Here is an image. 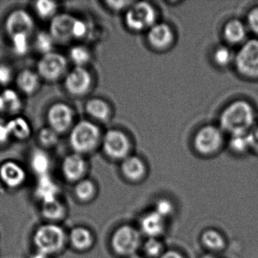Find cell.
Here are the masks:
<instances>
[{"label":"cell","mask_w":258,"mask_h":258,"mask_svg":"<svg viewBox=\"0 0 258 258\" xmlns=\"http://www.w3.org/2000/svg\"><path fill=\"white\" fill-rule=\"evenodd\" d=\"M201 241L205 248L212 252L222 251L226 247V238L217 229H208L204 231Z\"/></svg>","instance_id":"33"},{"label":"cell","mask_w":258,"mask_h":258,"mask_svg":"<svg viewBox=\"0 0 258 258\" xmlns=\"http://www.w3.org/2000/svg\"><path fill=\"white\" fill-rule=\"evenodd\" d=\"M69 243L77 251H87L94 245L95 236L88 228L82 226H75L69 232Z\"/></svg>","instance_id":"25"},{"label":"cell","mask_w":258,"mask_h":258,"mask_svg":"<svg viewBox=\"0 0 258 258\" xmlns=\"http://www.w3.org/2000/svg\"><path fill=\"white\" fill-rule=\"evenodd\" d=\"M61 137L58 133L46 125L37 131L36 143L38 147L50 152L59 146Z\"/></svg>","instance_id":"30"},{"label":"cell","mask_w":258,"mask_h":258,"mask_svg":"<svg viewBox=\"0 0 258 258\" xmlns=\"http://www.w3.org/2000/svg\"><path fill=\"white\" fill-rule=\"evenodd\" d=\"M131 148V141L123 131L110 129L104 132L100 149L109 159L123 161L129 156Z\"/></svg>","instance_id":"10"},{"label":"cell","mask_w":258,"mask_h":258,"mask_svg":"<svg viewBox=\"0 0 258 258\" xmlns=\"http://www.w3.org/2000/svg\"><path fill=\"white\" fill-rule=\"evenodd\" d=\"M43 81L35 69L25 68L16 74L15 89L24 97L36 96L43 87Z\"/></svg>","instance_id":"16"},{"label":"cell","mask_w":258,"mask_h":258,"mask_svg":"<svg viewBox=\"0 0 258 258\" xmlns=\"http://www.w3.org/2000/svg\"><path fill=\"white\" fill-rule=\"evenodd\" d=\"M203 258H217V257H216V256H211V255H208V256H204Z\"/></svg>","instance_id":"47"},{"label":"cell","mask_w":258,"mask_h":258,"mask_svg":"<svg viewBox=\"0 0 258 258\" xmlns=\"http://www.w3.org/2000/svg\"><path fill=\"white\" fill-rule=\"evenodd\" d=\"M87 118L100 125L110 121L112 117V108L108 101L99 96L87 98L84 104Z\"/></svg>","instance_id":"17"},{"label":"cell","mask_w":258,"mask_h":258,"mask_svg":"<svg viewBox=\"0 0 258 258\" xmlns=\"http://www.w3.org/2000/svg\"><path fill=\"white\" fill-rule=\"evenodd\" d=\"M235 54L233 51L226 46H219L214 49L213 59L217 66L227 67L235 61Z\"/></svg>","instance_id":"37"},{"label":"cell","mask_w":258,"mask_h":258,"mask_svg":"<svg viewBox=\"0 0 258 258\" xmlns=\"http://www.w3.org/2000/svg\"><path fill=\"white\" fill-rule=\"evenodd\" d=\"M249 147L250 150L253 151L258 155V124L255 125L247 134Z\"/></svg>","instance_id":"44"},{"label":"cell","mask_w":258,"mask_h":258,"mask_svg":"<svg viewBox=\"0 0 258 258\" xmlns=\"http://www.w3.org/2000/svg\"><path fill=\"white\" fill-rule=\"evenodd\" d=\"M37 179L34 194L41 204L59 199V185L50 174Z\"/></svg>","instance_id":"24"},{"label":"cell","mask_w":258,"mask_h":258,"mask_svg":"<svg viewBox=\"0 0 258 258\" xmlns=\"http://www.w3.org/2000/svg\"><path fill=\"white\" fill-rule=\"evenodd\" d=\"M237 71L249 79H258V38L246 40L235 53Z\"/></svg>","instance_id":"11"},{"label":"cell","mask_w":258,"mask_h":258,"mask_svg":"<svg viewBox=\"0 0 258 258\" xmlns=\"http://www.w3.org/2000/svg\"><path fill=\"white\" fill-rule=\"evenodd\" d=\"M28 163L37 178L50 174L52 159L49 151L34 146L28 152Z\"/></svg>","instance_id":"19"},{"label":"cell","mask_w":258,"mask_h":258,"mask_svg":"<svg viewBox=\"0 0 258 258\" xmlns=\"http://www.w3.org/2000/svg\"><path fill=\"white\" fill-rule=\"evenodd\" d=\"M138 229L146 238H161L167 230V220L152 210L142 216Z\"/></svg>","instance_id":"18"},{"label":"cell","mask_w":258,"mask_h":258,"mask_svg":"<svg viewBox=\"0 0 258 258\" xmlns=\"http://www.w3.org/2000/svg\"><path fill=\"white\" fill-rule=\"evenodd\" d=\"M128 258H146L144 256H143V255H140L138 254V253H137V254L133 255V256H130V257Z\"/></svg>","instance_id":"46"},{"label":"cell","mask_w":258,"mask_h":258,"mask_svg":"<svg viewBox=\"0 0 258 258\" xmlns=\"http://www.w3.org/2000/svg\"><path fill=\"white\" fill-rule=\"evenodd\" d=\"M61 173L67 182L76 184L87 177L90 163L85 155L71 152L61 161Z\"/></svg>","instance_id":"13"},{"label":"cell","mask_w":258,"mask_h":258,"mask_svg":"<svg viewBox=\"0 0 258 258\" xmlns=\"http://www.w3.org/2000/svg\"><path fill=\"white\" fill-rule=\"evenodd\" d=\"M104 132L100 125L87 118L79 119L68 134L72 152L88 156L100 149Z\"/></svg>","instance_id":"2"},{"label":"cell","mask_w":258,"mask_h":258,"mask_svg":"<svg viewBox=\"0 0 258 258\" xmlns=\"http://www.w3.org/2000/svg\"><path fill=\"white\" fill-rule=\"evenodd\" d=\"M160 258H185V256L174 250H166L165 253L162 255Z\"/></svg>","instance_id":"45"},{"label":"cell","mask_w":258,"mask_h":258,"mask_svg":"<svg viewBox=\"0 0 258 258\" xmlns=\"http://www.w3.org/2000/svg\"><path fill=\"white\" fill-rule=\"evenodd\" d=\"M6 121L13 141L25 143L29 141L34 136V129L31 122L22 114L10 117Z\"/></svg>","instance_id":"22"},{"label":"cell","mask_w":258,"mask_h":258,"mask_svg":"<svg viewBox=\"0 0 258 258\" xmlns=\"http://www.w3.org/2000/svg\"><path fill=\"white\" fill-rule=\"evenodd\" d=\"M153 210L161 217L167 220L174 214L175 205L170 199L161 198L156 201Z\"/></svg>","instance_id":"39"},{"label":"cell","mask_w":258,"mask_h":258,"mask_svg":"<svg viewBox=\"0 0 258 258\" xmlns=\"http://www.w3.org/2000/svg\"><path fill=\"white\" fill-rule=\"evenodd\" d=\"M13 142L7 121H0V149H7Z\"/></svg>","instance_id":"41"},{"label":"cell","mask_w":258,"mask_h":258,"mask_svg":"<svg viewBox=\"0 0 258 258\" xmlns=\"http://www.w3.org/2000/svg\"><path fill=\"white\" fill-rule=\"evenodd\" d=\"M173 30L166 23H156L148 31L147 40L154 49L161 50L170 46L173 41Z\"/></svg>","instance_id":"21"},{"label":"cell","mask_w":258,"mask_h":258,"mask_svg":"<svg viewBox=\"0 0 258 258\" xmlns=\"http://www.w3.org/2000/svg\"><path fill=\"white\" fill-rule=\"evenodd\" d=\"M32 38L33 37L26 34H19L8 39L13 55L21 58L28 55L33 50Z\"/></svg>","instance_id":"34"},{"label":"cell","mask_w":258,"mask_h":258,"mask_svg":"<svg viewBox=\"0 0 258 258\" xmlns=\"http://www.w3.org/2000/svg\"><path fill=\"white\" fill-rule=\"evenodd\" d=\"M66 55L72 67H90L93 60V51L84 43L71 45Z\"/></svg>","instance_id":"26"},{"label":"cell","mask_w":258,"mask_h":258,"mask_svg":"<svg viewBox=\"0 0 258 258\" xmlns=\"http://www.w3.org/2000/svg\"><path fill=\"white\" fill-rule=\"evenodd\" d=\"M105 7L111 11L117 12L126 11L127 9L133 4V2L127 1H105L103 3Z\"/></svg>","instance_id":"43"},{"label":"cell","mask_w":258,"mask_h":258,"mask_svg":"<svg viewBox=\"0 0 258 258\" xmlns=\"http://www.w3.org/2000/svg\"><path fill=\"white\" fill-rule=\"evenodd\" d=\"M31 11L36 19L49 23L62 10L59 2L49 1V0H38L33 3Z\"/></svg>","instance_id":"27"},{"label":"cell","mask_w":258,"mask_h":258,"mask_svg":"<svg viewBox=\"0 0 258 258\" xmlns=\"http://www.w3.org/2000/svg\"><path fill=\"white\" fill-rule=\"evenodd\" d=\"M67 214V206L60 199L41 204L42 216L49 223H57L61 221L66 219Z\"/></svg>","instance_id":"29"},{"label":"cell","mask_w":258,"mask_h":258,"mask_svg":"<svg viewBox=\"0 0 258 258\" xmlns=\"http://www.w3.org/2000/svg\"><path fill=\"white\" fill-rule=\"evenodd\" d=\"M140 229L131 225H122L114 230L111 238V246L118 256L128 258L137 254L143 244Z\"/></svg>","instance_id":"7"},{"label":"cell","mask_w":258,"mask_h":258,"mask_svg":"<svg viewBox=\"0 0 258 258\" xmlns=\"http://www.w3.org/2000/svg\"><path fill=\"white\" fill-rule=\"evenodd\" d=\"M45 119L46 126L52 128L60 136L68 135L78 120V112L69 102L55 101L46 108Z\"/></svg>","instance_id":"6"},{"label":"cell","mask_w":258,"mask_h":258,"mask_svg":"<svg viewBox=\"0 0 258 258\" xmlns=\"http://www.w3.org/2000/svg\"><path fill=\"white\" fill-rule=\"evenodd\" d=\"M0 98L2 101V114L12 117L22 114L25 108V97L16 89H4L0 91Z\"/></svg>","instance_id":"20"},{"label":"cell","mask_w":258,"mask_h":258,"mask_svg":"<svg viewBox=\"0 0 258 258\" xmlns=\"http://www.w3.org/2000/svg\"><path fill=\"white\" fill-rule=\"evenodd\" d=\"M33 242L37 253L49 257L64 248L69 242V234L58 223H45L36 229Z\"/></svg>","instance_id":"3"},{"label":"cell","mask_w":258,"mask_h":258,"mask_svg":"<svg viewBox=\"0 0 258 258\" xmlns=\"http://www.w3.org/2000/svg\"><path fill=\"white\" fill-rule=\"evenodd\" d=\"M27 179L28 171L19 161L9 159L0 163V181L7 188H20Z\"/></svg>","instance_id":"15"},{"label":"cell","mask_w":258,"mask_h":258,"mask_svg":"<svg viewBox=\"0 0 258 258\" xmlns=\"http://www.w3.org/2000/svg\"><path fill=\"white\" fill-rule=\"evenodd\" d=\"M15 77H16V74L10 64L5 62H0V89L1 90L10 87V84L14 83Z\"/></svg>","instance_id":"40"},{"label":"cell","mask_w":258,"mask_h":258,"mask_svg":"<svg viewBox=\"0 0 258 258\" xmlns=\"http://www.w3.org/2000/svg\"><path fill=\"white\" fill-rule=\"evenodd\" d=\"M74 194L79 202L89 203L94 200L97 196V185L93 179L85 178L75 184Z\"/></svg>","instance_id":"32"},{"label":"cell","mask_w":258,"mask_h":258,"mask_svg":"<svg viewBox=\"0 0 258 258\" xmlns=\"http://www.w3.org/2000/svg\"><path fill=\"white\" fill-rule=\"evenodd\" d=\"M120 170L124 177L133 182L143 180L147 173L146 164L141 158L137 155H130L123 159L121 161Z\"/></svg>","instance_id":"23"},{"label":"cell","mask_w":258,"mask_h":258,"mask_svg":"<svg viewBox=\"0 0 258 258\" xmlns=\"http://www.w3.org/2000/svg\"><path fill=\"white\" fill-rule=\"evenodd\" d=\"M70 66L67 55L55 50L39 57L35 70L43 83L55 84L62 82Z\"/></svg>","instance_id":"5"},{"label":"cell","mask_w":258,"mask_h":258,"mask_svg":"<svg viewBox=\"0 0 258 258\" xmlns=\"http://www.w3.org/2000/svg\"><path fill=\"white\" fill-rule=\"evenodd\" d=\"M229 146L232 152L237 154H244L250 150L247 134H238L230 136Z\"/></svg>","instance_id":"38"},{"label":"cell","mask_w":258,"mask_h":258,"mask_svg":"<svg viewBox=\"0 0 258 258\" xmlns=\"http://www.w3.org/2000/svg\"><path fill=\"white\" fill-rule=\"evenodd\" d=\"M256 117L251 104L244 100L235 101L220 114V127L230 136L247 134L256 125Z\"/></svg>","instance_id":"1"},{"label":"cell","mask_w":258,"mask_h":258,"mask_svg":"<svg viewBox=\"0 0 258 258\" xmlns=\"http://www.w3.org/2000/svg\"><path fill=\"white\" fill-rule=\"evenodd\" d=\"M75 15L69 12L61 11L49 22L47 31L55 40L57 46H69L73 44L74 22Z\"/></svg>","instance_id":"14"},{"label":"cell","mask_w":258,"mask_h":258,"mask_svg":"<svg viewBox=\"0 0 258 258\" xmlns=\"http://www.w3.org/2000/svg\"><path fill=\"white\" fill-rule=\"evenodd\" d=\"M94 75L90 67H72L61 82L63 90L71 98H89L95 87Z\"/></svg>","instance_id":"4"},{"label":"cell","mask_w":258,"mask_h":258,"mask_svg":"<svg viewBox=\"0 0 258 258\" xmlns=\"http://www.w3.org/2000/svg\"><path fill=\"white\" fill-rule=\"evenodd\" d=\"M56 43L47 30L36 31L32 38L33 50L41 55L55 51Z\"/></svg>","instance_id":"31"},{"label":"cell","mask_w":258,"mask_h":258,"mask_svg":"<svg viewBox=\"0 0 258 258\" xmlns=\"http://www.w3.org/2000/svg\"><path fill=\"white\" fill-rule=\"evenodd\" d=\"M36 20L31 11L22 7L10 10L4 21V31L7 39L19 34L33 37L35 34Z\"/></svg>","instance_id":"8"},{"label":"cell","mask_w":258,"mask_h":258,"mask_svg":"<svg viewBox=\"0 0 258 258\" xmlns=\"http://www.w3.org/2000/svg\"><path fill=\"white\" fill-rule=\"evenodd\" d=\"M124 22L131 31H149L157 23L156 10L149 3H133L125 13Z\"/></svg>","instance_id":"9"},{"label":"cell","mask_w":258,"mask_h":258,"mask_svg":"<svg viewBox=\"0 0 258 258\" xmlns=\"http://www.w3.org/2000/svg\"><path fill=\"white\" fill-rule=\"evenodd\" d=\"M247 25L238 19H232L223 28V37L230 44H239L246 41Z\"/></svg>","instance_id":"28"},{"label":"cell","mask_w":258,"mask_h":258,"mask_svg":"<svg viewBox=\"0 0 258 258\" xmlns=\"http://www.w3.org/2000/svg\"><path fill=\"white\" fill-rule=\"evenodd\" d=\"M223 131L220 126L206 125L196 133L193 140L195 149L202 155L215 153L223 143Z\"/></svg>","instance_id":"12"},{"label":"cell","mask_w":258,"mask_h":258,"mask_svg":"<svg viewBox=\"0 0 258 258\" xmlns=\"http://www.w3.org/2000/svg\"><path fill=\"white\" fill-rule=\"evenodd\" d=\"M247 28L258 37V6L251 9L247 14Z\"/></svg>","instance_id":"42"},{"label":"cell","mask_w":258,"mask_h":258,"mask_svg":"<svg viewBox=\"0 0 258 258\" xmlns=\"http://www.w3.org/2000/svg\"><path fill=\"white\" fill-rule=\"evenodd\" d=\"M90 34V22L84 18L76 16L74 22L73 29H72L74 43H84Z\"/></svg>","instance_id":"36"},{"label":"cell","mask_w":258,"mask_h":258,"mask_svg":"<svg viewBox=\"0 0 258 258\" xmlns=\"http://www.w3.org/2000/svg\"><path fill=\"white\" fill-rule=\"evenodd\" d=\"M141 248L146 258H160L167 250L164 242L158 238H146Z\"/></svg>","instance_id":"35"}]
</instances>
